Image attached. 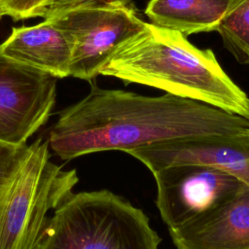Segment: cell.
<instances>
[{
    "mask_svg": "<svg viewBox=\"0 0 249 249\" xmlns=\"http://www.w3.org/2000/svg\"><path fill=\"white\" fill-rule=\"evenodd\" d=\"M57 78L0 52V141L26 144L44 125L55 103Z\"/></svg>",
    "mask_w": 249,
    "mask_h": 249,
    "instance_id": "obj_7",
    "label": "cell"
},
{
    "mask_svg": "<svg viewBox=\"0 0 249 249\" xmlns=\"http://www.w3.org/2000/svg\"><path fill=\"white\" fill-rule=\"evenodd\" d=\"M100 75L199 101L249 120V97L223 70L210 49L153 23L124 43Z\"/></svg>",
    "mask_w": 249,
    "mask_h": 249,
    "instance_id": "obj_2",
    "label": "cell"
},
{
    "mask_svg": "<svg viewBox=\"0 0 249 249\" xmlns=\"http://www.w3.org/2000/svg\"><path fill=\"white\" fill-rule=\"evenodd\" d=\"M216 31L235 59L249 64V0H233Z\"/></svg>",
    "mask_w": 249,
    "mask_h": 249,
    "instance_id": "obj_12",
    "label": "cell"
},
{
    "mask_svg": "<svg viewBox=\"0 0 249 249\" xmlns=\"http://www.w3.org/2000/svg\"><path fill=\"white\" fill-rule=\"evenodd\" d=\"M49 0H4L7 16L14 19L42 17Z\"/></svg>",
    "mask_w": 249,
    "mask_h": 249,
    "instance_id": "obj_14",
    "label": "cell"
},
{
    "mask_svg": "<svg viewBox=\"0 0 249 249\" xmlns=\"http://www.w3.org/2000/svg\"><path fill=\"white\" fill-rule=\"evenodd\" d=\"M153 175L157 185L156 205L168 231L213 211L244 185L234 176L203 164H173Z\"/></svg>",
    "mask_w": 249,
    "mask_h": 249,
    "instance_id": "obj_6",
    "label": "cell"
},
{
    "mask_svg": "<svg viewBox=\"0 0 249 249\" xmlns=\"http://www.w3.org/2000/svg\"><path fill=\"white\" fill-rule=\"evenodd\" d=\"M249 120L208 104L164 93L146 96L91 84L82 100L59 113L49 146L65 160L96 152L129 151L181 137L227 135Z\"/></svg>",
    "mask_w": 249,
    "mask_h": 249,
    "instance_id": "obj_1",
    "label": "cell"
},
{
    "mask_svg": "<svg viewBox=\"0 0 249 249\" xmlns=\"http://www.w3.org/2000/svg\"><path fill=\"white\" fill-rule=\"evenodd\" d=\"M233 0H150L145 14L151 23L184 36L216 31Z\"/></svg>",
    "mask_w": 249,
    "mask_h": 249,
    "instance_id": "obj_11",
    "label": "cell"
},
{
    "mask_svg": "<svg viewBox=\"0 0 249 249\" xmlns=\"http://www.w3.org/2000/svg\"><path fill=\"white\" fill-rule=\"evenodd\" d=\"M29 146L12 145L0 141V199L21 166Z\"/></svg>",
    "mask_w": 249,
    "mask_h": 249,
    "instance_id": "obj_13",
    "label": "cell"
},
{
    "mask_svg": "<svg viewBox=\"0 0 249 249\" xmlns=\"http://www.w3.org/2000/svg\"><path fill=\"white\" fill-rule=\"evenodd\" d=\"M49 141L38 138L0 199V249H34L48 222L78 183L75 169L50 160Z\"/></svg>",
    "mask_w": 249,
    "mask_h": 249,
    "instance_id": "obj_4",
    "label": "cell"
},
{
    "mask_svg": "<svg viewBox=\"0 0 249 249\" xmlns=\"http://www.w3.org/2000/svg\"><path fill=\"white\" fill-rule=\"evenodd\" d=\"M127 154L152 173L173 164H203L219 168L249 187V129L227 135L174 138Z\"/></svg>",
    "mask_w": 249,
    "mask_h": 249,
    "instance_id": "obj_8",
    "label": "cell"
},
{
    "mask_svg": "<svg viewBox=\"0 0 249 249\" xmlns=\"http://www.w3.org/2000/svg\"><path fill=\"white\" fill-rule=\"evenodd\" d=\"M168 231L177 249H249V187L243 185L213 211Z\"/></svg>",
    "mask_w": 249,
    "mask_h": 249,
    "instance_id": "obj_9",
    "label": "cell"
},
{
    "mask_svg": "<svg viewBox=\"0 0 249 249\" xmlns=\"http://www.w3.org/2000/svg\"><path fill=\"white\" fill-rule=\"evenodd\" d=\"M46 18L63 29L72 42L70 76L89 82L146 23L131 6L106 3L80 5Z\"/></svg>",
    "mask_w": 249,
    "mask_h": 249,
    "instance_id": "obj_5",
    "label": "cell"
},
{
    "mask_svg": "<svg viewBox=\"0 0 249 249\" xmlns=\"http://www.w3.org/2000/svg\"><path fill=\"white\" fill-rule=\"evenodd\" d=\"M4 16H7L6 10H5V5H4V0H0V18H2Z\"/></svg>",
    "mask_w": 249,
    "mask_h": 249,
    "instance_id": "obj_16",
    "label": "cell"
},
{
    "mask_svg": "<svg viewBox=\"0 0 249 249\" xmlns=\"http://www.w3.org/2000/svg\"><path fill=\"white\" fill-rule=\"evenodd\" d=\"M90 3H106L119 6H131V0H49L42 14V18H46L60 11Z\"/></svg>",
    "mask_w": 249,
    "mask_h": 249,
    "instance_id": "obj_15",
    "label": "cell"
},
{
    "mask_svg": "<svg viewBox=\"0 0 249 249\" xmlns=\"http://www.w3.org/2000/svg\"><path fill=\"white\" fill-rule=\"evenodd\" d=\"M149 218L108 191L71 194L48 219L34 249H159Z\"/></svg>",
    "mask_w": 249,
    "mask_h": 249,
    "instance_id": "obj_3",
    "label": "cell"
},
{
    "mask_svg": "<svg viewBox=\"0 0 249 249\" xmlns=\"http://www.w3.org/2000/svg\"><path fill=\"white\" fill-rule=\"evenodd\" d=\"M0 52L24 65L59 78L70 76L72 42L50 18L32 26L14 27Z\"/></svg>",
    "mask_w": 249,
    "mask_h": 249,
    "instance_id": "obj_10",
    "label": "cell"
}]
</instances>
